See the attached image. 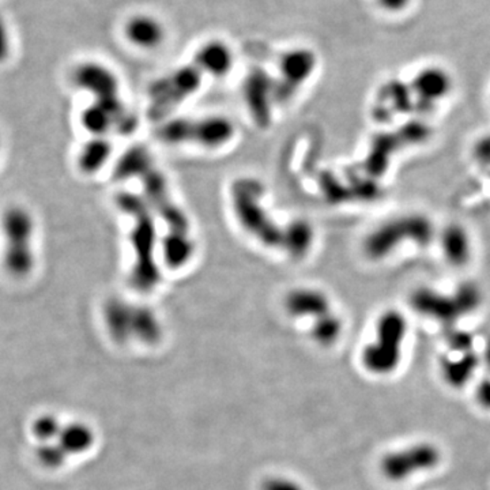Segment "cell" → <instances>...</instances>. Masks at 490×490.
<instances>
[{"label": "cell", "instance_id": "26", "mask_svg": "<svg viewBox=\"0 0 490 490\" xmlns=\"http://www.w3.org/2000/svg\"><path fill=\"white\" fill-rule=\"evenodd\" d=\"M447 345L452 353L471 352L474 345V338L463 331H452V334L447 338Z\"/></svg>", "mask_w": 490, "mask_h": 490}, {"label": "cell", "instance_id": "30", "mask_svg": "<svg viewBox=\"0 0 490 490\" xmlns=\"http://www.w3.org/2000/svg\"><path fill=\"white\" fill-rule=\"evenodd\" d=\"M476 400L484 410L490 411V377H485L477 385Z\"/></svg>", "mask_w": 490, "mask_h": 490}, {"label": "cell", "instance_id": "19", "mask_svg": "<svg viewBox=\"0 0 490 490\" xmlns=\"http://www.w3.org/2000/svg\"><path fill=\"white\" fill-rule=\"evenodd\" d=\"M129 44L141 50H154L165 39V27L157 18L149 14L134 15L124 27Z\"/></svg>", "mask_w": 490, "mask_h": 490}, {"label": "cell", "instance_id": "4", "mask_svg": "<svg viewBox=\"0 0 490 490\" xmlns=\"http://www.w3.org/2000/svg\"><path fill=\"white\" fill-rule=\"evenodd\" d=\"M103 319L112 341L121 346H156L164 338V324L150 307L112 299L104 307Z\"/></svg>", "mask_w": 490, "mask_h": 490}, {"label": "cell", "instance_id": "17", "mask_svg": "<svg viewBox=\"0 0 490 490\" xmlns=\"http://www.w3.org/2000/svg\"><path fill=\"white\" fill-rule=\"evenodd\" d=\"M71 77H73L74 85L89 91L93 97L121 91L118 75L101 63H81L74 68Z\"/></svg>", "mask_w": 490, "mask_h": 490}, {"label": "cell", "instance_id": "13", "mask_svg": "<svg viewBox=\"0 0 490 490\" xmlns=\"http://www.w3.org/2000/svg\"><path fill=\"white\" fill-rule=\"evenodd\" d=\"M244 100L258 126L266 127L273 118L276 103V82L265 70H253L244 83Z\"/></svg>", "mask_w": 490, "mask_h": 490}, {"label": "cell", "instance_id": "5", "mask_svg": "<svg viewBox=\"0 0 490 490\" xmlns=\"http://www.w3.org/2000/svg\"><path fill=\"white\" fill-rule=\"evenodd\" d=\"M0 230L4 238L2 265L10 276L24 279L35 266V215L25 206L12 205L2 213Z\"/></svg>", "mask_w": 490, "mask_h": 490}, {"label": "cell", "instance_id": "20", "mask_svg": "<svg viewBox=\"0 0 490 490\" xmlns=\"http://www.w3.org/2000/svg\"><path fill=\"white\" fill-rule=\"evenodd\" d=\"M440 245L444 259L454 268H463L471 261L473 241L469 230L459 223H452L444 228Z\"/></svg>", "mask_w": 490, "mask_h": 490}, {"label": "cell", "instance_id": "15", "mask_svg": "<svg viewBox=\"0 0 490 490\" xmlns=\"http://www.w3.org/2000/svg\"><path fill=\"white\" fill-rule=\"evenodd\" d=\"M284 308L292 319L308 320L309 324L334 312L329 294L316 288H297L289 292L284 299Z\"/></svg>", "mask_w": 490, "mask_h": 490}, {"label": "cell", "instance_id": "24", "mask_svg": "<svg viewBox=\"0 0 490 490\" xmlns=\"http://www.w3.org/2000/svg\"><path fill=\"white\" fill-rule=\"evenodd\" d=\"M65 420L53 413H43L30 425V435L35 439V444L51 443L56 436L59 435Z\"/></svg>", "mask_w": 490, "mask_h": 490}, {"label": "cell", "instance_id": "14", "mask_svg": "<svg viewBox=\"0 0 490 490\" xmlns=\"http://www.w3.org/2000/svg\"><path fill=\"white\" fill-rule=\"evenodd\" d=\"M416 104L424 109H432L446 100L454 88L451 74L440 66H425L410 81Z\"/></svg>", "mask_w": 490, "mask_h": 490}, {"label": "cell", "instance_id": "3", "mask_svg": "<svg viewBox=\"0 0 490 490\" xmlns=\"http://www.w3.org/2000/svg\"><path fill=\"white\" fill-rule=\"evenodd\" d=\"M408 320L400 309H385L375 323L373 341L360 353L362 368L377 377H387L400 369L403 362Z\"/></svg>", "mask_w": 490, "mask_h": 490}, {"label": "cell", "instance_id": "6", "mask_svg": "<svg viewBox=\"0 0 490 490\" xmlns=\"http://www.w3.org/2000/svg\"><path fill=\"white\" fill-rule=\"evenodd\" d=\"M232 206L236 220L244 232L268 248L285 247V228L279 229L274 217L261 203L263 187L253 179H238L233 183Z\"/></svg>", "mask_w": 490, "mask_h": 490}, {"label": "cell", "instance_id": "18", "mask_svg": "<svg viewBox=\"0 0 490 490\" xmlns=\"http://www.w3.org/2000/svg\"><path fill=\"white\" fill-rule=\"evenodd\" d=\"M235 62L232 48L221 40L205 43L195 53L194 63L210 77H225Z\"/></svg>", "mask_w": 490, "mask_h": 490}, {"label": "cell", "instance_id": "28", "mask_svg": "<svg viewBox=\"0 0 490 490\" xmlns=\"http://www.w3.org/2000/svg\"><path fill=\"white\" fill-rule=\"evenodd\" d=\"M471 153H473V159L477 164L490 169V134L482 136L476 142Z\"/></svg>", "mask_w": 490, "mask_h": 490}, {"label": "cell", "instance_id": "2", "mask_svg": "<svg viewBox=\"0 0 490 490\" xmlns=\"http://www.w3.org/2000/svg\"><path fill=\"white\" fill-rule=\"evenodd\" d=\"M118 207L133 217L129 243L134 251L131 285L139 292H152L159 286V268L156 261L157 232L152 209L134 194L118 195Z\"/></svg>", "mask_w": 490, "mask_h": 490}, {"label": "cell", "instance_id": "16", "mask_svg": "<svg viewBox=\"0 0 490 490\" xmlns=\"http://www.w3.org/2000/svg\"><path fill=\"white\" fill-rule=\"evenodd\" d=\"M411 307L420 315L431 319L444 322V323H452L459 317L463 316L461 308H459L458 299L455 293H440L433 289L423 288L414 292L411 296Z\"/></svg>", "mask_w": 490, "mask_h": 490}, {"label": "cell", "instance_id": "31", "mask_svg": "<svg viewBox=\"0 0 490 490\" xmlns=\"http://www.w3.org/2000/svg\"><path fill=\"white\" fill-rule=\"evenodd\" d=\"M0 149H2V139H0Z\"/></svg>", "mask_w": 490, "mask_h": 490}, {"label": "cell", "instance_id": "29", "mask_svg": "<svg viewBox=\"0 0 490 490\" xmlns=\"http://www.w3.org/2000/svg\"><path fill=\"white\" fill-rule=\"evenodd\" d=\"M380 10L390 14L405 12L413 4V0H375Z\"/></svg>", "mask_w": 490, "mask_h": 490}, {"label": "cell", "instance_id": "11", "mask_svg": "<svg viewBox=\"0 0 490 490\" xmlns=\"http://www.w3.org/2000/svg\"><path fill=\"white\" fill-rule=\"evenodd\" d=\"M202 75L203 71L192 62L159 78L150 88V111L156 116L167 115L172 109L199 90Z\"/></svg>", "mask_w": 490, "mask_h": 490}, {"label": "cell", "instance_id": "22", "mask_svg": "<svg viewBox=\"0 0 490 490\" xmlns=\"http://www.w3.org/2000/svg\"><path fill=\"white\" fill-rule=\"evenodd\" d=\"M344 331V319L335 311L309 326V337L315 344L322 347L334 346L341 339Z\"/></svg>", "mask_w": 490, "mask_h": 490}, {"label": "cell", "instance_id": "25", "mask_svg": "<svg viewBox=\"0 0 490 490\" xmlns=\"http://www.w3.org/2000/svg\"><path fill=\"white\" fill-rule=\"evenodd\" d=\"M259 490H308L303 482L294 478V477L286 476V474H271V476L263 478L261 482Z\"/></svg>", "mask_w": 490, "mask_h": 490}, {"label": "cell", "instance_id": "21", "mask_svg": "<svg viewBox=\"0 0 490 490\" xmlns=\"http://www.w3.org/2000/svg\"><path fill=\"white\" fill-rule=\"evenodd\" d=\"M455 354L456 357H446L441 360L440 372L446 385L459 390L473 379L479 367V357L474 350Z\"/></svg>", "mask_w": 490, "mask_h": 490}, {"label": "cell", "instance_id": "9", "mask_svg": "<svg viewBox=\"0 0 490 490\" xmlns=\"http://www.w3.org/2000/svg\"><path fill=\"white\" fill-rule=\"evenodd\" d=\"M443 462V451L438 444L428 440L406 444L383 454L379 471L385 481L402 484L414 477L431 473Z\"/></svg>", "mask_w": 490, "mask_h": 490}, {"label": "cell", "instance_id": "8", "mask_svg": "<svg viewBox=\"0 0 490 490\" xmlns=\"http://www.w3.org/2000/svg\"><path fill=\"white\" fill-rule=\"evenodd\" d=\"M235 124L222 116L174 119L162 124L159 136L169 144L221 149L235 138Z\"/></svg>", "mask_w": 490, "mask_h": 490}, {"label": "cell", "instance_id": "1", "mask_svg": "<svg viewBox=\"0 0 490 490\" xmlns=\"http://www.w3.org/2000/svg\"><path fill=\"white\" fill-rule=\"evenodd\" d=\"M118 177H138L144 183V194L149 198L150 209L165 221L167 226V233L164 237H175V236H187L191 237V223L184 214L180 206L176 205L169 185L164 175L152 164L149 154L144 149H133L127 152L126 156L119 161L116 167Z\"/></svg>", "mask_w": 490, "mask_h": 490}, {"label": "cell", "instance_id": "12", "mask_svg": "<svg viewBox=\"0 0 490 490\" xmlns=\"http://www.w3.org/2000/svg\"><path fill=\"white\" fill-rule=\"evenodd\" d=\"M317 67V55L309 48H294L281 56L276 82V103L285 105L296 97Z\"/></svg>", "mask_w": 490, "mask_h": 490}, {"label": "cell", "instance_id": "23", "mask_svg": "<svg viewBox=\"0 0 490 490\" xmlns=\"http://www.w3.org/2000/svg\"><path fill=\"white\" fill-rule=\"evenodd\" d=\"M111 144L104 138H94L83 144L78 154V167L85 174L100 171L111 156Z\"/></svg>", "mask_w": 490, "mask_h": 490}, {"label": "cell", "instance_id": "10", "mask_svg": "<svg viewBox=\"0 0 490 490\" xmlns=\"http://www.w3.org/2000/svg\"><path fill=\"white\" fill-rule=\"evenodd\" d=\"M97 444L96 429L82 420L65 421L51 443L35 444V455L44 469L60 470L73 459L85 456Z\"/></svg>", "mask_w": 490, "mask_h": 490}, {"label": "cell", "instance_id": "7", "mask_svg": "<svg viewBox=\"0 0 490 490\" xmlns=\"http://www.w3.org/2000/svg\"><path fill=\"white\" fill-rule=\"evenodd\" d=\"M435 237V228L423 214H408L387 221L368 233L362 250L370 261H383L397 253L402 244L426 247Z\"/></svg>", "mask_w": 490, "mask_h": 490}, {"label": "cell", "instance_id": "27", "mask_svg": "<svg viewBox=\"0 0 490 490\" xmlns=\"http://www.w3.org/2000/svg\"><path fill=\"white\" fill-rule=\"evenodd\" d=\"M12 33H10L9 24L6 18L0 12V65L9 60L12 55Z\"/></svg>", "mask_w": 490, "mask_h": 490}]
</instances>
